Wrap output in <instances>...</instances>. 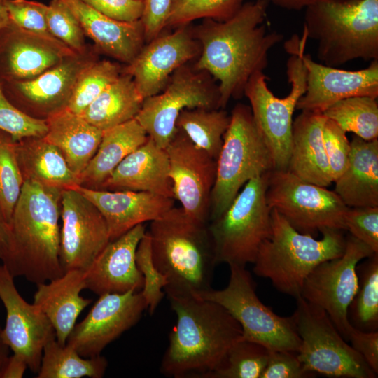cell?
Masks as SVG:
<instances>
[{
    "label": "cell",
    "mask_w": 378,
    "mask_h": 378,
    "mask_svg": "<svg viewBox=\"0 0 378 378\" xmlns=\"http://www.w3.org/2000/svg\"><path fill=\"white\" fill-rule=\"evenodd\" d=\"M271 0L243 4L225 20L205 18L192 29L200 46L194 69L219 81V107L225 108L231 98L239 99L251 76L268 65L270 50L284 36L268 31L263 24Z\"/></svg>",
    "instance_id": "obj_1"
},
{
    "label": "cell",
    "mask_w": 378,
    "mask_h": 378,
    "mask_svg": "<svg viewBox=\"0 0 378 378\" xmlns=\"http://www.w3.org/2000/svg\"><path fill=\"white\" fill-rule=\"evenodd\" d=\"M176 322L160 372L174 378H206L242 338L241 327L221 305L195 296L168 298Z\"/></svg>",
    "instance_id": "obj_2"
},
{
    "label": "cell",
    "mask_w": 378,
    "mask_h": 378,
    "mask_svg": "<svg viewBox=\"0 0 378 378\" xmlns=\"http://www.w3.org/2000/svg\"><path fill=\"white\" fill-rule=\"evenodd\" d=\"M62 192L24 182L9 223L8 253L2 262L14 277L38 284L64 273L59 260Z\"/></svg>",
    "instance_id": "obj_3"
},
{
    "label": "cell",
    "mask_w": 378,
    "mask_h": 378,
    "mask_svg": "<svg viewBox=\"0 0 378 378\" xmlns=\"http://www.w3.org/2000/svg\"><path fill=\"white\" fill-rule=\"evenodd\" d=\"M153 262L166 277L167 298L195 296L212 288L218 265L208 224L175 206L150 222Z\"/></svg>",
    "instance_id": "obj_4"
},
{
    "label": "cell",
    "mask_w": 378,
    "mask_h": 378,
    "mask_svg": "<svg viewBox=\"0 0 378 378\" xmlns=\"http://www.w3.org/2000/svg\"><path fill=\"white\" fill-rule=\"evenodd\" d=\"M305 8L303 36L324 65L378 59V0H315Z\"/></svg>",
    "instance_id": "obj_5"
},
{
    "label": "cell",
    "mask_w": 378,
    "mask_h": 378,
    "mask_svg": "<svg viewBox=\"0 0 378 378\" xmlns=\"http://www.w3.org/2000/svg\"><path fill=\"white\" fill-rule=\"evenodd\" d=\"M271 221V234L260 247L253 272L270 279L279 292L296 298L316 267L344 253L346 237L343 230L326 229L316 239L298 231L274 209Z\"/></svg>",
    "instance_id": "obj_6"
},
{
    "label": "cell",
    "mask_w": 378,
    "mask_h": 378,
    "mask_svg": "<svg viewBox=\"0 0 378 378\" xmlns=\"http://www.w3.org/2000/svg\"><path fill=\"white\" fill-rule=\"evenodd\" d=\"M273 169L271 153L255 125L250 106L237 104L231 112L216 159L209 221L227 209L248 181Z\"/></svg>",
    "instance_id": "obj_7"
},
{
    "label": "cell",
    "mask_w": 378,
    "mask_h": 378,
    "mask_svg": "<svg viewBox=\"0 0 378 378\" xmlns=\"http://www.w3.org/2000/svg\"><path fill=\"white\" fill-rule=\"evenodd\" d=\"M268 173L248 181L227 209L209 222L218 264H253L270 236L271 209L265 196Z\"/></svg>",
    "instance_id": "obj_8"
},
{
    "label": "cell",
    "mask_w": 378,
    "mask_h": 378,
    "mask_svg": "<svg viewBox=\"0 0 378 378\" xmlns=\"http://www.w3.org/2000/svg\"><path fill=\"white\" fill-rule=\"evenodd\" d=\"M290 54L286 74L290 90L283 98L276 97L267 84L263 71L255 72L245 86L255 125L273 160L274 169L287 170L292 144L293 115L299 99L306 90V69L300 57L295 36L285 43Z\"/></svg>",
    "instance_id": "obj_9"
},
{
    "label": "cell",
    "mask_w": 378,
    "mask_h": 378,
    "mask_svg": "<svg viewBox=\"0 0 378 378\" xmlns=\"http://www.w3.org/2000/svg\"><path fill=\"white\" fill-rule=\"evenodd\" d=\"M230 279L221 290L211 288L195 297L223 306L239 323L242 338L270 351L297 352L300 338L292 316L284 317L265 305L256 295V284L246 267L229 265Z\"/></svg>",
    "instance_id": "obj_10"
},
{
    "label": "cell",
    "mask_w": 378,
    "mask_h": 378,
    "mask_svg": "<svg viewBox=\"0 0 378 378\" xmlns=\"http://www.w3.org/2000/svg\"><path fill=\"white\" fill-rule=\"evenodd\" d=\"M296 302L292 317L301 340L298 357L305 370L330 377H377L323 309L301 296Z\"/></svg>",
    "instance_id": "obj_11"
},
{
    "label": "cell",
    "mask_w": 378,
    "mask_h": 378,
    "mask_svg": "<svg viewBox=\"0 0 378 378\" xmlns=\"http://www.w3.org/2000/svg\"><path fill=\"white\" fill-rule=\"evenodd\" d=\"M266 201L298 231L312 236L326 229L346 230L348 206L335 191L295 176L288 170L267 174Z\"/></svg>",
    "instance_id": "obj_12"
},
{
    "label": "cell",
    "mask_w": 378,
    "mask_h": 378,
    "mask_svg": "<svg viewBox=\"0 0 378 378\" xmlns=\"http://www.w3.org/2000/svg\"><path fill=\"white\" fill-rule=\"evenodd\" d=\"M206 74L186 64L172 74L161 92L144 99L135 119L156 145L162 148L168 145L184 109L220 108L218 85Z\"/></svg>",
    "instance_id": "obj_13"
},
{
    "label": "cell",
    "mask_w": 378,
    "mask_h": 378,
    "mask_svg": "<svg viewBox=\"0 0 378 378\" xmlns=\"http://www.w3.org/2000/svg\"><path fill=\"white\" fill-rule=\"evenodd\" d=\"M374 253L363 242L349 234L344 253L316 267L302 288L300 296L323 309L346 342L353 327L347 312L358 286L356 267Z\"/></svg>",
    "instance_id": "obj_14"
},
{
    "label": "cell",
    "mask_w": 378,
    "mask_h": 378,
    "mask_svg": "<svg viewBox=\"0 0 378 378\" xmlns=\"http://www.w3.org/2000/svg\"><path fill=\"white\" fill-rule=\"evenodd\" d=\"M99 55L89 45L85 51L66 57L31 79L1 82L4 94L27 115L46 120L67 108L79 74L99 59Z\"/></svg>",
    "instance_id": "obj_15"
},
{
    "label": "cell",
    "mask_w": 378,
    "mask_h": 378,
    "mask_svg": "<svg viewBox=\"0 0 378 378\" xmlns=\"http://www.w3.org/2000/svg\"><path fill=\"white\" fill-rule=\"evenodd\" d=\"M164 149L169 159L174 200L180 202L189 216L208 224L216 160L195 145L177 128Z\"/></svg>",
    "instance_id": "obj_16"
},
{
    "label": "cell",
    "mask_w": 378,
    "mask_h": 378,
    "mask_svg": "<svg viewBox=\"0 0 378 378\" xmlns=\"http://www.w3.org/2000/svg\"><path fill=\"white\" fill-rule=\"evenodd\" d=\"M59 260L64 272L85 271L111 241L95 205L77 189L62 192Z\"/></svg>",
    "instance_id": "obj_17"
},
{
    "label": "cell",
    "mask_w": 378,
    "mask_h": 378,
    "mask_svg": "<svg viewBox=\"0 0 378 378\" xmlns=\"http://www.w3.org/2000/svg\"><path fill=\"white\" fill-rule=\"evenodd\" d=\"M99 297L83 320L75 325L66 343L85 358L101 355L110 343L137 323L147 309L141 291Z\"/></svg>",
    "instance_id": "obj_18"
},
{
    "label": "cell",
    "mask_w": 378,
    "mask_h": 378,
    "mask_svg": "<svg viewBox=\"0 0 378 378\" xmlns=\"http://www.w3.org/2000/svg\"><path fill=\"white\" fill-rule=\"evenodd\" d=\"M14 278L5 265H0V300L6 312L1 340L13 354L26 361L31 372L37 374L43 347L56 337L55 332L41 309L21 296Z\"/></svg>",
    "instance_id": "obj_19"
},
{
    "label": "cell",
    "mask_w": 378,
    "mask_h": 378,
    "mask_svg": "<svg viewBox=\"0 0 378 378\" xmlns=\"http://www.w3.org/2000/svg\"><path fill=\"white\" fill-rule=\"evenodd\" d=\"M298 52L306 69V90L296 109L323 112L335 102L356 96L378 97V59L358 71L319 64L304 54L307 38L295 36Z\"/></svg>",
    "instance_id": "obj_20"
},
{
    "label": "cell",
    "mask_w": 378,
    "mask_h": 378,
    "mask_svg": "<svg viewBox=\"0 0 378 378\" xmlns=\"http://www.w3.org/2000/svg\"><path fill=\"white\" fill-rule=\"evenodd\" d=\"M200 53V46L188 24L161 34L146 43L133 61L123 67L144 99L161 92L172 74Z\"/></svg>",
    "instance_id": "obj_21"
},
{
    "label": "cell",
    "mask_w": 378,
    "mask_h": 378,
    "mask_svg": "<svg viewBox=\"0 0 378 378\" xmlns=\"http://www.w3.org/2000/svg\"><path fill=\"white\" fill-rule=\"evenodd\" d=\"M75 53L50 34L13 23L0 30V80L31 79Z\"/></svg>",
    "instance_id": "obj_22"
},
{
    "label": "cell",
    "mask_w": 378,
    "mask_h": 378,
    "mask_svg": "<svg viewBox=\"0 0 378 378\" xmlns=\"http://www.w3.org/2000/svg\"><path fill=\"white\" fill-rule=\"evenodd\" d=\"M146 231L139 224L110 241L84 271L86 289L100 296L141 291L144 278L136 263V252Z\"/></svg>",
    "instance_id": "obj_23"
},
{
    "label": "cell",
    "mask_w": 378,
    "mask_h": 378,
    "mask_svg": "<svg viewBox=\"0 0 378 378\" xmlns=\"http://www.w3.org/2000/svg\"><path fill=\"white\" fill-rule=\"evenodd\" d=\"M76 189L102 214L111 241L139 224L160 218L174 206V199L149 192L93 189L80 186Z\"/></svg>",
    "instance_id": "obj_24"
},
{
    "label": "cell",
    "mask_w": 378,
    "mask_h": 378,
    "mask_svg": "<svg viewBox=\"0 0 378 378\" xmlns=\"http://www.w3.org/2000/svg\"><path fill=\"white\" fill-rule=\"evenodd\" d=\"M78 20L85 36L99 54L125 65L131 63L146 44L141 20L121 22L98 12L82 0H62Z\"/></svg>",
    "instance_id": "obj_25"
},
{
    "label": "cell",
    "mask_w": 378,
    "mask_h": 378,
    "mask_svg": "<svg viewBox=\"0 0 378 378\" xmlns=\"http://www.w3.org/2000/svg\"><path fill=\"white\" fill-rule=\"evenodd\" d=\"M99 189L144 191L174 199L165 149L148 136L124 158Z\"/></svg>",
    "instance_id": "obj_26"
},
{
    "label": "cell",
    "mask_w": 378,
    "mask_h": 378,
    "mask_svg": "<svg viewBox=\"0 0 378 378\" xmlns=\"http://www.w3.org/2000/svg\"><path fill=\"white\" fill-rule=\"evenodd\" d=\"M36 286L33 303L50 321L57 341L64 345L78 316L92 302L80 295L86 289L84 271L68 270L56 279Z\"/></svg>",
    "instance_id": "obj_27"
},
{
    "label": "cell",
    "mask_w": 378,
    "mask_h": 378,
    "mask_svg": "<svg viewBox=\"0 0 378 378\" xmlns=\"http://www.w3.org/2000/svg\"><path fill=\"white\" fill-rule=\"evenodd\" d=\"M326 116L302 111L293 122L292 144L287 170L300 178L327 187L332 180L323 139Z\"/></svg>",
    "instance_id": "obj_28"
},
{
    "label": "cell",
    "mask_w": 378,
    "mask_h": 378,
    "mask_svg": "<svg viewBox=\"0 0 378 378\" xmlns=\"http://www.w3.org/2000/svg\"><path fill=\"white\" fill-rule=\"evenodd\" d=\"M349 162L334 181L335 192L348 207L378 206V139L354 135Z\"/></svg>",
    "instance_id": "obj_29"
},
{
    "label": "cell",
    "mask_w": 378,
    "mask_h": 378,
    "mask_svg": "<svg viewBox=\"0 0 378 378\" xmlns=\"http://www.w3.org/2000/svg\"><path fill=\"white\" fill-rule=\"evenodd\" d=\"M15 152L24 181L62 190L80 186L79 176L70 169L60 150L43 137L15 142Z\"/></svg>",
    "instance_id": "obj_30"
},
{
    "label": "cell",
    "mask_w": 378,
    "mask_h": 378,
    "mask_svg": "<svg viewBox=\"0 0 378 378\" xmlns=\"http://www.w3.org/2000/svg\"><path fill=\"white\" fill-rule=\"evenodd\" d=\"M46 121L43 138L60 150L70 169L80 176L95 154L103 131L67 108Z\"/></svg>",
    "instance_id": "obj_31"
},
{
    "label": "cell",
    "mask_w": 378,
    "mask_h": 378,
    "mask_svg": "<svg viewBox=\"0 0 378 378\" xmlns=\"http://www.w3.org/2000/svg\"><path fill=\"white\" fill-rule=\"evenodd\" d=\"M148 136L135 119L103 131L99 147L80 174V186L99 189L116 167Z\"/></svg>",
    "instance_id": "obj_32"
},
{
    "label": "cell",
    "mask_w": 378,
    "mask_h": 378,
    "mask_svg": "<svg viewBox=\"0 0 378 378\" xmlns=\"http://www.w3.org/2000/svg\"><path fill=\"white\" fill-rule=\"evenodd\" d=\"M144 99L132 77L125 72L105 89L80 115L105 131L136 118Z\"/></svg>",
    "instance_id": "obj_33"
},
{
    "label": "cell",
    "mask_w": 378,
    "mask_h": 378,
    "mask_svg": "<svg viewBox=\"0 0 378 378\" xmlns=\"http://www.w3.org/2000/svg\"><path fill=\"white\" fill-rule=\"evenodd\" d=\"M108 361L101 355L85 358L73 347L54 337L44 346L37 378H101Z\"/></svg>",
    "instance_id": "obj_34"
},
{
    "label": "cell",
    "mask_w": 378,
    "mask_h": 378,
    "mask_svg": "<svg viewBox=\"0 0 378 378\" xmlns=\"http://www.w3.org/2000/svg\"><path fill=\"white\" fill-rule=\"evenodd\" d=\"M230 115L223 108H186L179 114L176 127L211 157L217 159Z\"/></svg>",
    "instance_id": "obj_35"
},
{
    "label": "cell",
    "mask_w": 378,
    "mask_h": 378,
    "mask_svg": "<svg viewBox=\"0 0 378 378\" xmlns=\"http://www.w3.org/2000/svg\"><path fill=\"white\" fill-rule=\"evenodd\" d=\"M358 286L351 302L348 319L355 328L378 331V253L357 265Z\"/></svg>",
    "instance_id": "obj_36"
},
{
    "label": "cell",
    "mask_w": 378,
    "mask_h": 378,
    "mask_svg": "<svg viewBox=\"0 0 378 378\" xmlns=\"http://www.w3.org/2000/svg\"><path fill=\"white\" fill-rule=\"evenodd\" d=\"M377 98L356 96L340 100L323 112L345 132L371 141L378 138Z\"/></svg>",
    "instance_id": "obj_37"
},
{
    "label": "cell",
    "mask_w": 378,
    "mask_h": 378,
    "mask_svg": "<svg viewBox=\"0 0 378 378\" xmlns=\"http://www.w3.org/2000/svg\"><path fill=\"white\" fill-rule=\"evenodd\" d=\"M123 67L118 62L100 59L86 66L76 80L67 109L81 115L105 89L118 78Z\"/></svg>",
    "instance_id": "obj_38"
},
{
    "label": "cell",
    "mask_w": 378,
    "mask_h": 378,
    "mask_svg": "<svg viewBox=\"0 0 378 378\" xmlns=\"http://www.w3.org/2000/svg\"><path fill=\"white\" fill-rule=\"evenodd\" d=\"M270 353L265 346L241 338L232 345L221 364L206 378H260Z\"/></svg>",
    "instance_id": "obj_39"
},
{
    "label": "cell",
    "mask_w": 378,
    "mask_h": 378,
    "mask_svg": "<svg viewBox=\"0 0 378 378\" xmlns=\"http://www.w3.org/2000/svg\"><path fill=\"white\" fill-rule=\"evenodd\" d=\"M24 179L20 170L15 142L6 132L0 135V211L9 225L20 197Z\"/></svg>",
    "instance_id": "obj_40"
},
{
    "label": "cell",
    "mask_w": 378,
    "mask_h": 378,
    "mask_svg": "<svg viewBox=\"0 0 378 378\" xmlns=\"http://www.w3.org/2000/svg\"><path fill=\"white\" fill-rule=\"evenodd\" d=\"M244 0H173L166 27L188 24L199 18L225 20L243 5Z\"/></svg>",
    "instance_id": "obj_41"
},
{
    "label": "cell",
    "mask_w": 378,
    "mask_h": 378,
    "mask_svg": "<svg viewBox=\"0 0 378 378\" xmlns=\"http://www.w3.org/2000/svg\"><path fill=\"white\" fill-rule=\"evenodd\" d=\"M47 25L49 32L74 52L85 51V34L74 13L62 0H52L48 5Z\"/></svg>",
    "instance_id": "obj_42"
},
{
    "label": "cell",
    "mask_w": 378,
    "mask_h": 378,
    "mask_svg": "<svg viewBox=\"0 0 378 378\" xmlns=\"http://www.w3.org/2000/svg\"><path fill=\"white\" fill-rule=\"evenodd\" d=\"M136 263L144 278L141 293L148 312L153 314L164 297V288L167 285V281L153 262L150 239L147 231L138 245Z\"/></svg>",
    "instance_id": "obj_43"
},
{
    "label": "cell",
    "mask_w": 378,
    "mask_h": 378,
    "mask_svg": "<svg viewBox=\"0 0 378 378\" xmlns=\"http://www.w3.org/2000/svg\"><path fill=\"white\" fill-rule=\"evenodd\" d=\"M0 131L7 133L14 142L27 137H43L47 132L46 120L27 115L10 102L1 80Z\"/></svg>",
    "instance_id": "obj_44"
},
{
    "label": "cell",
    "mask_w": 378,
    "mask_h": 378,
    "mask_svg": "<svg viewBox=\"0 0 378 378\" xmlns=\"http://www.w3.org/2000/svg\"><path fill=\"white\" fill-rule=\"evenodd\" d=\"M323 139L330 176L334 182L347 167L351 150L350 141L346 132L328 118L323 127Z\"/></svg>",
    "instance_id": "obj_45"
},
{
    "label": "cell",
    "mask_w": 378,
    "mask_h": 378,
    "mask_svg": "<svg viewBox=\"0 0 378 378\" xmlns=\"http://www.w3.org/2000/svg\"><path fill=\"white\" fill-rule=\"evenodd\" d=\"M345 230L378 253V206L348 207Z\"/></svg>",
    "instance_id": "obj_46"
},
{
    "label": "cell",
    "mask_w": 378,
    "mask_h": 378,
    "mask_svg": "<svg viewBox=\"0 0 378 378\" xmlns=\"http://www.w3.org/2000/svg\"><path fill=\"white\" fill-rule=\"evenodd\" d=\"M6 7L12 23L29 31L50 34L47 5L31 0H7Z\"/></svg>",
    "instance_id": "obj_47"
},
{
    "label": "cell",
    "mask_w": 378,
    "mask_h": 378,
    "mask_svg": "<svg viewBox=\"0 0 378 378\" xmlns=\"http://www.w3.org/2000/svg\"><path fill=\"white\" fill-rule=\"evenodd\" d=\"M314 375L315 373L305 370L297 352L270 351L260 378H307Z\"/></svg>",
    "instance_id": "obj_48"
},
{
    "label": "cell",
    "mask_w": 378,
    "mask_h": 378,
    "mask_svg": "<svg viewBox=\"0 0 378 378\" xmlns=\"http://www.w3.org/2000/svg\"><path fill=\"white\" fill-rule=\"evenodd\" d=\"M82 1L104 15L121 22L140 20L144 10V1L141 0Z\"/></svg>",
    "instance_id": "obj_49"
},
{
    "label": "cell",
    "mask_w": 378,
    "mask_h": 378,
    "mask_svg": "<svg viewBox=\"0 0 378 378\" xmlns=\"http://www.w3.org/2000/svg\"><path fill=\"white\" fill-rule=\"evenodd\" d=\"M173 0H144L141 21L146 43L157 37L166 27Z\"/></svg>",
    "instance_id": "obj_50"
},
{
    "label": "cell",
    "mask_w": 378,
    "mask_h": 378,
    "mask_svg": "<svg viewBox=\"0 0 378 378\" xmlns=\"http://www.w3.org/2000/svg\"><path fill=\"white\" fill-rule=\"evenodd\" d=\"M347 342L378 375V331L366 332L352 327Z\"/></svg>",
    "instance_id": "obj_51"
},
{
    "label": "cell",
    "mask_w": 378,
    "mask_h": 378,
    "mask_svg": "<svg viewBox=\"0 0 378 378\" xmlns=\"http://www.w3.org/2000/svg\"><path fill=\"white\" fill-rule=\"evenodd\" d=\"M28 365L20 356L13 354L6 360L0 372V378H22Z\"/></svg>",
    "instance_id": "obj_52"
},
{
    "label": "cell",
    "mask_w": 378,
    "mask_h": 378,
    "mask_svg": "<svg viewBox=\"0 0 378 378\" xmlns=\"http://www.w3.org/2000/svg\"><path fill=\"white\" fill-rule=\"evenodd\" d=\"M10 247L9 225L0 211V260L4 261Z\"/></svg>",
    "instance_id": "obj_53"
},
{
    "label": "cell",
    "mask_w": 378,
    "mask_h": 378,
    "mask_svg": "<svg viewBox=\"0 0 378 378\" xmlns=\"http://www.w3.org/2000/svg\"><path fill=\"white\" fill-rule=\"evenodd\" d=\"M314 1L315 0H271V2L284 9L298 10L306 8Z\"/></svg>",
    "instance_id": "obj_54"
},
{
    "label": "cell",
    "mask_w": 378,
    "mask_h": 378,
    "mask_svg": "<svg viewBox=\"0 0 378 378\" xmlns=\"http://www.w3.org/2000/svg\"><path fill=\"white\" fill-rule=\"evenodd\" d=\"M7 0H0V30L11 23L6 7Z\"/></svg>",
    "instance_id": "obj_55"
},
{
    "label": "cell",
    "mask_w": 378,
    "mask_h": 378,
    "mask_svg": "<svg viewBox=\"0 0 378 378\" xmlns=\"http://www.w3.org/2000/svg\"><path fill=\"white\" fill-rule=\"evenodd\" d=\"M9 347L6 344H3L0 345V372L1 370L9 356Z\"/></svg>",
    "instance_id": "obj_56"
},
{
    "label": "cell",
    "mask_w": 378,
    "mask_h": 378,
    "mask_svg": "<svg viewBox=\"0 0 378 378\" xmlns=\"http://www.w3.org/2000/svg\"><path fill=\"white\" fill-rule=\"evenodd\" d=\"M1 331H2V328L0 326V345L4 344L1 340Z\"/></svg>",
    "instance_id": "obj_57"
},
{
    "label": "cell",
    "mask_w": 378,
    "mask_h": 378,
    "mask_svg": "<svg viewBox=\"0 0 378 378\" xmlns=\"http://www.w3.org/2000/svg\"><path fill=\"white\" fill-rule=\"evenodd\" d=\"M1 131H0V135H1Z\"/></svg>",
    "instance_id": "obj_58"
},
{
    "label": "cell",
    "mask_w": 378,
    "mask_h": 378,
    "mask_svg": "<svg viewBox=\"0 0 378 378\" xmlns=\"http://www.w3.org/2000/svg\"><path fill=\"white\" fill-rule=\"evenodd\" d=\"M141 1H144V0H141Z\"/></svg>",
    "instance_id": "obj_59"
}]
</instances>
